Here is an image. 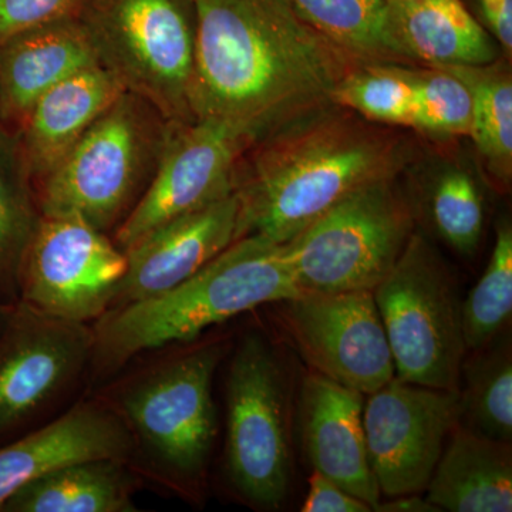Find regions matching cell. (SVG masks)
<instances>
[{"label":"cell","instance_id":"1","mask_svg":"<svg viewBox=\"0 0 512 512\" xmlns=\"http://www.w3.org/2000/svg\"><path fill=\"white\" fill-rule=\"evenodd\" d=\"M192 3V116L228 124L254 143L333 103L339 84L360 66L286 0Z\"/></svg>","mask_w":512,"mask_h":512},{"label":"cell","instance_id":"2","mask_svg":"<svg viewBox=\"0 0 512 512\" xmlns=\"http://www.w3.org/2000/svg\"><path fill=\"white\" fill-rule=\"evenodd\" d=\"M416 153L409 134L340 104L288 121L239 161V238L286 244L352 192L399 177Z\"/></svg>","mask_w":512,"mask_h":512},{"label":"cell","instance_id":"3","mask_svg":"<svg viewBox=\"0 0 512 512\" xmlns=\"http://www.w3.org/2000/svg\"><path fill=\"white\" fill-rule=\"evenodd\" d=\"M299 293L285 244L247 235L170 292L104 313L92 326L90 369L104 379L144 353L192 342L211 326Z\"/></svg>","mask_w":512,"mask_h":512},{"label":"cell","instance_id":"4","mask_svg":"<svg viewBox=\"0 0 512 512\" xmlns=\"http://www.w3.org/2000/svg\"><path fill=\"white\" fill-rule=\"evenodd\" d=\"M224 352L222 342L173 349L97 394L126 427L137 476L184 497L198 493L217 437L212 382Z\"/></svg>","mask_w":512,"mask_h":512},{"label":"cell","instance_id":"5","mask_svg":"<svg viewBox=\"0 0 512 512\" xmlns=\"http://www.w3.org/2000/svg\"><path fill=\"white\" fill-rule=\"evenodd\" d=\"M170 124L146 100L124 92L42 181L43 217H72L109 234L143 197Z\"/></svg>","mask_w":512,"mask_h":512},{"label":"cell","instance_id":"6","mask_svg":"<svg viewBox=\"0 0 512 512\" xmlns=\"http://www.w3.org/2000/svg\"><path fill=\"white\" fill-rule=\"evenodd\" d=\"M77 19L100 66L168 123L194 121L195 10L192 0H82Z\"/></svg>","mask_w":512,"mask_h":512},{"label":"cell","instance_id":"7","mask_svg":"<svg viewBox=\"0 0 512 512\" xmlns=\"http://www.w3.org/2000/svg\"><path fill=\"white\" fill-rule=\"evenodd\" d=\"M416 231V208L397 178L366 185L285 244L301 292L375 291Z\"/></svg>","mask_w":512,"mask_h":512},{"label":"cell","instance_id":"8","mask_svg":"<svg viewBox=\"0 0 512 512\" xmlns=\"http://www.w3.org/2000/svg\"><path fill=\"white\" fill-rule=\"evenodd\" d=\"M373 296L397 379L458 392L467 352L461 302L450 269L426 235L413 232Z\"/></svg>","mask_w":512,"mask_h":512},{"label":"cell","instance_id":"9","mask_svg":"<svg viewBox=\"0 0 512 512\" xmlns=\"http://www.w3.org/2000/svg\"><path fill=\"white\" fill-rule=\"evenodd\" d=\"M227 382L229 481L247 503L276 510L291 473L286 390L278 359L261 336L242 340Z\"/></svg>","mask_w":512,"mask_h":512},{"label":"cell","instance_id":"10","mask_svg":"<svg viewBox=\"0 0 512 512\" xmlns=\"http://www.w3.org/2000/svg\"><path fill=\"white\" fill-rule=\"evenodd\" d=\"M126 252L106 232L72 217H43L19 274L18 301L69 322H96L110 311Z\"/></svg>","mask_w":512,"mask_h":512},{"label":"cell","instance_id":"11","mask_svg":"<svg viewBox=\"0 0 512 512\" xmlns=\"http://www.w3.org/2000/svg\"><path fill=\"white\" fill-rule=\"evenodd\" d=\"M281 303V323L313 372L362 394L396 376L372 291L301 292Z\"/></svg>","mask_w":512,"mask_h":512},{"label":"cell","instance_id":"12","mask_svg":"<svg viewBox=\"0 0 512 512\" xmlns=\"http://www.w3.org/2000/svg\"><path fill=\"white\" fill-rule=\"evenodd\" d=\"M252 143L220 121L170 124L156 173L114 242L124 251L165 222L234 194L239 161Z\"/></svg>","mask_w":512,"mask_h":512},{"label":"cell","instance_id":"13","mask_svg":"<svg viewBox=\"0 0 512 512\" xmlns=\"http://www.w3.org/2000/svg\"><path fill=\"white\" fill-rule=\"evenodd\" d=\"M363 406L367 456L384 497L426 491L460 419L458 392L393 377Z\"/></svg>","mask_w":512,"mask_h":512},{"label":"cell","instance_id":"14","mask_svg":"<svg viewBox=\"0 0 512 512\" xmlns=\"http://www.w3.org/2000/svg\"><path fill=\"white\" fill-rule=\"evenodd\" d=\"M92 352V326L12 303L0 329V434L55 403L90 367Z\"/></svg>","mask_w":512,"mask_h":512},{"label":"cell","instance_id":"15","mask_svg":"<svg viewBox=\"0 0 512 512\" xmlns=\"http://www.w3.org/2000/svg\"><path fill=\"white\" fill-rule=\"evenodd\" d=\"M237 239L239 200L235 192L201 210L165 222L124 249L126 274L111 309L170 292Z\"/></svg>","mask_w":512,"mask_h":512},{"label":"cell","instance_id":"16","mask_svg":"<svg viewBox=\"0 0 512 512\" xmlns=\"http://www.w3.org/2000/svg\"><path fill=\"white\" fill-rule=\"evenodd\" d=\"M130 436L119 417L94 397L42 429L0 448V511L13 494L57 468L111 458L130 466Z\"/></svg>","mask_w":512,"mask_h":512},{"label":"cell","instance_id":"17","mask_svg":"<svg viewBox=\"0 0 512 512\" xmlns=\"http://www.w3.org/2000/svg\"><path fill=\"white\" fill-rule=\"evenodd\" d=\"M302 436L313 468L375 510L379 485L367 456L363 394L320 373L303 380Z\"/></svg>","mask_w":512,"mask_h":512},{"label":"cell","instance_id":"18","mask_svg":"<svg viewBox=\"0 0 512 512\" xmlns=\"http://www.w3.org/2000/svg\"><path fill=\"white\" fill-rule=\"evenodd\" d=\"M96 50L77 16L23 30L0 42V126L18 131L50 89L97 66Z\"/></svg>","mask_w":512,"mask_h":512},{"label":"cell","instance_id":"19","mask_svg":"<svg viewBox=\"0 0 512 512\" xmlns=\"http://www.w3.org/2000/svg\"><path fill=\"white\" fill-rule=\"evenodd\" d=\"M124 92L119 80L97 64L40 97L16 131L33 185L62 163L94 121Z\"/></svg>","mask_w":512,"mask_h":512},{"label":"cell","instance_id":"20","mask_svg":"<svg viewBox=\"0 0 512 512\" xmlns=\"http://www.w3.org/2000/svg\"><path fill=\"white\" fill-rule=\"evenodd\" d=\"M387 29L404 64L485 66L500 50L461 0H386Z\"/></svg>","mask_w":512,"mask_h":512},{"label":"cell","instance_id":"21","mask_svg":"<svg viewBox=\"0 0 512 512\" xmlns=\"http://www.w3.org/2000/svg\"><path fill=\"white\" fill-rule=\"evenodd\" d=\"M426 491L440 511H512L510 443L457 424Z\"/></svg>","mask_w":512,"mask_h":512},{"label":"cell","instance_id":"22","mask_svg":"<svg viewBox=\"0 0 512 512\" xmlns=\"http://www.w3.org/2000/svg\"><path fill=\"white\" fill-rule=\"evenodd\" d=\"M137 474L111 458L80 461L37 478L3 505L5 512H134Z\"/></svg>","mask_w":512,"mask_h":512},{"label":"cell","instance_id":"23","mask_svg":"<svg viewBox=\"0 0 512 512\" xmlns=\"http://www.w3.org/2000/svg\"><path fill=\"white\" fill-rule=\"evenodd\" d=\"M35 185L16 131L0 126V302L19 298V274L42 222Z\"/></svg>","mask_w":512,"mask_h":512},{"label":"cell","instance_id":"24","mask_svg":"<svg viewBox=\"0 0 512 512\" xmlns=\"http://www.w3.org/2000/svg\"><path fill=\"white\" fill-rule=\"evenodd\" d=\"M507 59L485 66H443L463 80L473 97L470 137L485 170L507 191L512 178V79Z\"/></svg>","mask_w":512,"mask_h":512},{"label":"cell","instance_id":"25","mask_svg":"<svg viewBox=\"0 0 512 512\" xmlns=\"http://www.w3.org/2000/svg\"><path fill=\"white\" fill-rule=\"evenodd\" d=\"M311 28L360 64H404L387 29L386 0H286Z\"/></svg>","mask_w":512,"mask_h":512},{"label":"cell","instance_id":"26","mask_svg":"<svg viewBox=\"0 0 512 512\" xmlns=\"http://www.w3.org/2000/svg\"><path fill=\"white\" fill-rule=\"evenodd\" d=\"M458 387L461 426L510 443L512 437V355L510 338L476 350L461 367Z\"/></svg>","mask_w":512,"mask_h":512},{"label":"cell","instance_id":"27","mask_svg":"<svg viewBox=\"0 0 512 512\" xmlns=\"http://www.w3.org/2000/svg\"><path fill=\"white\" fill-rule=\"evenodd\" d=\"M512 313V227L508 218L497 225L493 252L477 285L461 302V323L467 350L493 342L510 323Z\"/></svg>","mask_w":512,"mask_h":512},{"label":"cell","instance_id":"28","mask_svg":"<svg viewBox=\"0 0 512 512\" xmlns=\"http://www.w3.org/2000/svg\"><path fill=\"white\" fill-rule=\"evenodd\" d=\"M333 103L372 123L412 128L416 94L409 66L360 64L339 84Z\"/></svg>","mask_w":512,"mask_h":512},{"label":"cell","instance_id":"29","mask_svg":"<svg viewBox=\"0 0 512 512\" xmlns=\"http://www.w3.org/2000/svg\"><path fill=\"white\" fill-rule=\"evenodd\" d=\"M427 211L437 234L463 256L476 255L483 237L485 210L480 188L467 171L447 168L427 195Z\"/></svg>","mask_w":512,"mask_h":512},{"label":"cell","instance_id":"30","mask_svg":"<svg viewBox=\"0 0 512 512\" xmlns=\"http://www.w3.org/2000/svg\"><path fill=\"white\" fill-rule=\"evenodd\" d=\"M416 94L413 130L433 137H470L473 97L463 80L443 67L409 66Z\"/></svg>","mask_w":512,"mask_h":512},{"label":"cell","instance_id":"31","mask_svg":"<svg viewBox=\"0 0 512 512\" xmlns=\"http://www.w3.org/2000/svg\"><path fill=\"white\" fill-rule=\"evenodd\" d=\"M82 0H0V42L8 37L69 16Z\"/></svg>","mask_w":512,"mask_h":512},{"label":"cell","instance_id":"32","mask_svg":"<svg viewBox=\"0 0 512 512\" xmlns=\"http://www.w3.org/2000/svg\"><path fill=\"white\" fill-rule=\"evenodd\" d=\"M303 512H369L372 507L350 494L335 481L313 471L309 480L308 497L302 505Z\"/></svg>","mask_w":512,"mask_h":512},{"label":"cell","instance_id":"33","mask_svg":"<svg viewBox=\"0 0 512 512\" xmlns=\"http://www.w3.org/2000/svg\"><path fill=\"white\" fill-rule=\"evenodd\" d=\"M484 29L490 33L504 55L512 53V0H476Z\"/></svg>","mask_w":512,"mask_h":512},{"label":"cell","instance_id":"34","mask_svg":"<svg viewBox=\"0 0 512 512\" xmlns=\"http://www.w3.org/2000/svg\"><path fill=\"white\" fill-rule=\"evenodd\" d=\"M373 511L382 512H437L439 508L427 500L426 497H420L419 494H404L392 497V500L382 503L380 501Z\"/></svg>","mask_w":512,"mask_h":512},{"label":"cell","instance_id":"35","mask_svg":"<svg viewBox=\"0 0 512 512\" xmlns=\"http://www.w3.org/2000/svg\"><path fill=\"white\" fill-rule=\"evenodd\" d=\"M10 306H12V303L0 302V329H2L3 323H5L6 316H8V313L10 311Z\"/></svg>","mask_w":512,"mask_h":512}]
</instances>
